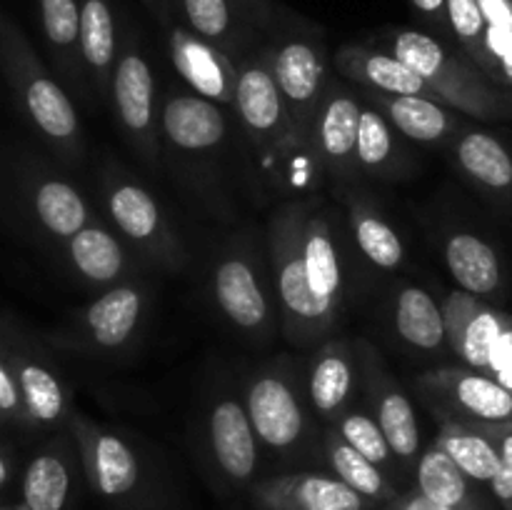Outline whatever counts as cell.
<instances>
[{
    "mask_svg": "<svg viewBox=\"0 0 512 510\" xmlns=\"http://www.w3.org/2000/svg\"><path fill=\"white\" fill-rule=\"evenodd\" d=\"M385 40H388V53L418 73L433 90L438 103L473 118H512L510 95L495 88L473 60L455 55L438 38L423 30L398 28L390 30Z\"/></svg>",
    "mask_w": 512,
    "mask_h": 510,
    "instance_id": "3957f363",
    "label": "cell"
},
{
    "mask_svg": "<svg viewBox=\"0 0 512 510\" xmlns=\"http://www.w3.org/2000/svg\"><path fill=\"white\" fill-rule=\"evenodd\" d=\"M263 510H378L353 488L325 473L273 475L253 488Z\"/></svg>",
    "mask_w": 512,
    "mask_h": 510,
    "instance_id": "2e32d148",
    "label": "cell"
},
{
    "mask_svg": "<svg viewBox=\"0 0 512 510\" xmlns=\"http://www.w3.org/2000/svg\"><path fill=\"white\" fill-rule=\"evenodd\" d=\"M168 5L170 15H180L183 28L223 50L235 63L243 58L245 48L258 38L235 0H168Z\"/></svg>",
    "mask_w": 512,
    "mask_h": 510,
    "instance_id": "603a6c76",
    "label": "cell"
},
{
    "mask_svg": "<svg viewBox=\"0 0 512 510\" xmlns=\"http://www.w3.org/2000/svg\"><path fill=\"white\" fill-rule=\"evenodd\" d=\"M0 60L33 128L65 165H80L85 155V133L78 108L55 73L35 55L25 35L5 18H0Z\"/></svg>",
    "mask_w": 512,
    "mask_h": 510,
    "instance_id": "6da1fadb",
    "label": "cell"
},
{
    "mask_svg": "<svg viewBox=\"0 0 512 510\" xmlns=\"http://www.w3.org/2000/svg\"><path fill=\"white\" fill-rule=\"evenodd\" d=\"M360 98L368 100L375 110H380L383 118L413 143L440 145L453 138V133L458 130V118H455L453 110L433 98L385 95L373 93V90L360 93Z\"/></svg>",
    "mask_w": 512,
    "mask_h": 510,
    "instance_id": "d4e9b609",
    "label": "cell"
},
{
    "mask_svg": "<svg viewBox=\"0 0 512 510\" xmlns=\"http://www.w3.org/2000/svg\"><path fill=\"white\" fill-rule=\"evenodd\" d=\"M235 65H238V75H235L233 108L253 148L265 155L298 148L300 143L295 140L283 95L263 53L258 50V53L243 55Z\"/></svg>",
    "mask_w": 512,
    "mask_h": 510,
    "instance_id": "30bf717a",
    "label": "cell"
},
{
    "mask_svg": "<svg viewBox=\"0 0 512 510\" xmlns=\"http://www.w3.org/2000/svg\"><path fill=\"white\" fill-rule=\"evenodd\" d=\"M480 305H483V298H475V295L465 293V290H453V293L445 298V303L440 305L445 323V338H448L450 350L458 343L460 333H463V328L468 325V320L473 318L475 310H478Z\"/></svg>",
    "mask_w": 512,
    "mask_h": 510,
    "instance_id": "60d3db41",
    "label": "cell"
},
{
    "mask_svg": "<svg viewBox=\"0 0 512 510\" xmlns=\"http://www.w3.org/2000/svg\"><path fill=\"white\" fill-rule=\"evenodd\" d=\"M33 210L38 223L55 240H68L90 223V208L83 193L68 180L43 178L33 188Z\"/></svg>",
    "mask_w": 512,
    "mask_h": 510,
    "instance_id": "8d00e7d4",
    "label": "cell"
},
{
    "mask_svg": "<svg viewBox=\"0 0 512 510\" xmlns=\"http://www.w3.org/2000/svg\"><path fill=\"white\" fill-rule=\"evenodd\" d=\"M165 30H168L170 60L190 90L215 105H233L235 75H238L235 60L215 45L200 40L183 25L170 23Z\"/></svg>",
    "mask_w": 512,
    "mask_h": 510,
    "instance_id": "e0dca14e",
    "label": "cell"
},
{
    "mask_svg": "<svg viewBox=\"0 0 512 510\" xmlns=\"http://www.w3.org/2000/svg\"><path fill=\"white\" fill-rule=\"evenodd\" d=\"M323 450L325 460H328L335 478L343 480L348 488H353L355 493L363 495L370 503L385 505L400 493L398 485H395L383 470L375 468L368 458H363L358 450L350 448V445L340 438L338 430H335L333 425H328V430H325Z\"/></svg>",
    "mask_w": 512,
    "mask_h": 510,
    "instance_id": "e575fe53",
    "label": "cell"
},
{
    "mask_svg": "<svg viewBox=\"0 0 512 510\" xmlns=\"http://www.w3.org/2000/svg\"><path fill=\"white\" fill-rule=\"evenodd\" d=\"M235 5L240 8V13L245 15L250 25L255 28V33L263 35L268 30L270 20H273L275 13V0H235Z\"/></svg>",
    "mask_w": 512,
    "mask_h": 510,
    "instance_id": "ee69618b",
    "label": "cell"
},
{
    "mask_svg": "<svg viewBox=\"0 0 512 510\" xmlns=\"http://www.w3.org/2000/svg\"><path fill=\"white\" fill-rule=\"evenodd\" d=\"M5 480H8V463H5L3 455H0V485H3Z\"/></svg>",
    "mask_w": 512,
    "mask_h": 510,
    "instance_id": "f5cc1de1",
    "label": "cell"
},
{
    "mask_svg": "<svg viewBox=\"0 0 512 510\" xmlns=\"http://www.w3.org/2000/svg\"><path fill=\"white\" fill-rule=\"evenodd\" d=\"M140 3L148 8V13L153 15V18L158 20L160 25H165V28H168V25L173 23V15H170V8H168V0H140Z\"/></svg>",
    "mask_w": 512,
    "mask_h": 510,
    "instance_id": "681fc988",
    "label": "cell"
},
{
    "mask_svg": "<svg viewBox=\"0 0 512 510\" xmlns=\"http://www.w3.org/2000/svg\"><path fill=\"white\" fill-rule=\"evenodd\" d=\"M73 488V450L53 445L30 460L23 478L25 510H65Z\"/></svg>",
    "mask_w": 512,
    "mask_h": 510,
    "instance_id": "1f68e13d",
    "label": "cell"
},
{
    "mask_svg": "<svg viewBox=\"0 0 512 510\" xmlns=\"http://www.w3.org/2000/svg\"><path fill=\"white\" fill-rule=\"evenodd\" d=\"M445 13H448L450 35L458 40L465 55L490 78L493 63L485 50V20L478 0H445Z\"/></svg>",
    "mask_w": 512,
    "mask_h": 510,
    "instance_id": "ab89813d",
    "label": "cell"
},
{
    "mask_svg": "<svg viewBox=\"0 0 512 510\" xmlns=\"http://www.w3.org/2000/svg\"><path fill=\"white\" fill-rule=\"evenodd\" d=\"M243 405L260 448L268 453L293 455L308 443V398L288 360L253 370L245 383Z\"/></svg>",
    "mask_w": 512,
    "mask_h": 510,
    "instance_id": "5b68a950",
    "label": "cell"
},
{
    "mask_svg": "<svg viewBox=\"0 0 512 510\" xmlns=\"http://www.w3.org/2000/svg\"><path fill=\"white\" fill-rule=\"evenodd\" d=\"M78 25L90 95L98 105H110V78L120 38L113 0H78Z\"/></svg>",
    "mask_w": 512,
    "mask_h": 510,
    "instance_id": "ffe728a7",
    "label": "cell"
},
{
    "mask_svg": "<svg viewBox=\"0 0 512 510\" xmlns=\"http://www.w3.org/2000/svg\"><path fill=\"white\" fill-rule=\"evenodd\" d=\"M333 428L338 430L340 438L350 445L353 450H358L363 458H368L375 468L383 470L390 480L400 473V465L395 460L393 450H390L388 440H385L383 430L378 428L375 418L370 415V410L360 408V405H350L343 415L333 423Z\"/></svg>",
    "mask_w": 512,
    "mask_h": 510,
    "instance_id": "74e56055",
    "label": "cell"
},
{
    "mask_svg": "<svg viewBox=\"0 0 512 510\" xmlns=\"http://www.w3.org/2000/svg\"><path fill=\"white\" fill-rule=\"evenodd\" d=\"M500 455H503V468L498 478L490 483V493L498 500L503 510H512V428L500 440Z\"/></svg>",
    "mask_w": 512,
    "mask_h": 510,
    "instance_id": "b9f144b4",
    "label": "cell"
},
{
    "mask_svg": "<svg viewBox=\"0 0 512 510\" xmlns=\"http://www.w3.org/2000/svg\"><path fill=\"white\" fill-rule=\"evenodd\" d=\"M65 260L83 283L98 288L123 283L128 273V253L123 243L98 220H90L73 238L65 240Z\"/></svg>",
    "mask_w": 512,
    "mask_h": 510,
    "instance_id": "4316f807",
    "label": "cell"
},
{
    "mask_svg": "<svg viewBox=\"0 0 512 510\" xmlns=\"http://www.w3.org/2000/svg\"><path fill=\"white\" fill-rule=\"evenodd\" d=\"M393 323L400 340H405L410 348L423 350V353H440L448 345L443 310L438 300L418 285H405L398 290Z\"/></svg>",
    "mask_w": 512,
    "mask_h": 510,
    "instance_id": "d6a6232c",
    "label": "cell"
},
{
    "mask_svg": "<svg viewBox=\"0 0 512 510\" xmlns=\"http://www.w3.org/2000/svg\"><path fill=\"white\" fill-rule=\"evenodd\" d=\"M493 378L498 380V383L503 385L505 390H510V393H512V363L508 365V368H503V370H500V373H495Z\"/></svg>",
    "mask_w": 512,
    "mask_h": 510,
    "instance_id": "816d5d0a",
    "label": "cell"
},
{
    "mask_svg": "<svg viewBox=\"0 0 512 510\" xmlns=\"http://www.w3.org/2000/svg\"><path fill=\"white\" fill-rule=\"evenodd\" d=\"M155 80L148 58L140 48V35L125 20L118 38L113 78H110V105L123 138L148 168L160 165L158 110H155Z\"/></svg>",
    "mask_w": 512,
    "mask_h": 510,
    "instance_id": "8992f818",
    "label": "cell"
},
{
    "mask_svg": "<svg viewBox=\"0 0 512 510\" xmlns=\"http://www.w3.org/2000/svg\"><path fill=\"white\" fill-rule=\"evenodd\" d=\"M355 160H358L360 173L385 180L400 178L405 165L403 150H400L398 140H395L393 125L368 100H363V108H360Z\"/></svg>",
    "mask_w": 512,
    "mask_h": 510,
    "instance_id": "d590c367",
    "label": "cell"
},
{
    "mask_svg": "<svg viewBox=\"0 0 512 510\" xmlns=\"http://www.w3.org/2000/svg\"><path fill=\"white\" fill-rule=\"evenodd\" d=\"M512 428L508 425H468L455 420H440V430L435 435V445L480 485H488L498 478L503 468L500 440Z\"/></svg>",
    "mask_w": 512,
    "mask_h": 510,
    "instance_id": "cb8c5ba5",
    "label": "cell"
},
{
    "mask_svg": "<svg viewBox=\"0 0 512 510\" xmlns=\"http://www.w3.org/2000/svg\"><path fill=\"white\" fill-rule=\"evenodd\" d=\"M360 350V393L368 398L370 415L383 430L395 460L403 470H413L418 463L423 445H420V425L415 405L403 385L395 380L385 360L375 353L368 340H358Z\"/></svg>",
    "mask_w": 512,
    "mask_h": 510,
    "instance_id": "8fae6325",
    "label": "cell"
},
{
    "mask_svg": "<svg viewBox=\"0 0 512 510\" xmlns=\"http://www.w3.org/2000/svg\"><path fill=\"white\" fill-rule=\"evenodd\" d=\"M510 363H512V323L498 335V340H495L493 348H490L485 373L495 375V373H500L503 368H508Z\"/></svg>",
    "mask_w": 512,
    "mask_h": 510,
    "instance_id": "bcb514c9",
    "label": "cell"
},
{
    "mask_svg": "<svg viewBox=\"0 0 512 510\" xmlns=\"http://www.w3.org/2000/svg\"><path fill=\"white\" fill-rule=\"evenodd\" d=\"M445 265L460 290L485 298L500 290L503 268L493 245L475 233H453L445 240Z\"/></svg>",
    "mask_w": 512,
    "mask_h": 510,
    "instance_id": "f1b7e54d",
    "label": "cell"
},
{
    "mask_svg": "<svg viewBox=\"0 0 512 510\" xmlns=\"http://www.w3.org/2000/svg\"><path fill=\"white\" fill-rule=\"evenodd\" d=\"M415 13L423 20H428L435 30L440 33H450L448 28V13H445V0H410Z\"/></svg>",
    "mask_w": 512,
    "mask_h": 510,
    "instance_id": "c3c4849f",
    "label": "cell"
},
{
    "mask_svg": "<svg viewBox=\"0 0 512 510\" xmlns=\"http://www.w3.org/2000/svg\"><path fill=\"white\" fill-rule=\"evenodd\" d=\"M415 490L435 503L455 510H498V500L485 493V485L470 480L438 445L423 450L413 468Z\"/></svg>",
    "mask_w": 512,
    "mask_h": 510,
    "instance_id": "484cf974",
    "label": "cell"
},
{
    "mask_svg": "<svg viewBox=\"0 0 512 510\" xmlns=\"http://www.w3.org/2000/svg\"><path fill=\"white\" fill-rule=\"evenodd\" d=\"M100 185L110 220L143 253V258L163 270H183L188 250L165 220L158 200L118 163L103 170Z\"/></svg>",
    "mask_w": 512,
    "mask_h": 510,
    "instance_id": "52a82bcc",
    "label": "cell"
},
{
    "mask_svg": "<svg viewBox=\"0 0 512 510\" xmlns=\"http://www.w3.org/2000/svg\"><path fill=\"white\" fill-rule=\"evenodd\" d=\"M0 415L5 418H25L23 398H20L18 380L10 365L0 360Z\"/></svg>",
    "mask_w": 512,
    "mask_h": 510,
    "instance_id": "7bdbcfd3",
    "label": "cell"
},
{
    "mask_svg": "<svg viewBox=\"0 0 512 510\" xmlns=\"http://www.w3.org/2000/svg\"><path fill=\"white\" fill-rule=\"evenodd\" d=\"M348 220L360 253L380 270H398L405 263V245L398 230L385 220L375 203L363 195L348 198Z\"/></svg>",
    "mask_w": 512,
    "mask_h": 510,
    "instance_id": "836d02e7",
    "label": "cell"
},
{
    "mask_svg": "<svg viewBox=\"0 0 512 510\" xmlns=\"http://www.w3.org/2000/svg\"><path fill=\"white\" fill-rule=\"evenodd\" d=\"M455 160L475 185L488 193L512 198V155L495 135L468 130L455 143Z\"/></svg>",
    "mask_w": 512,
    "mask_h": 510,
    "instance_id": "4dcf8cb0",
    "label": "cell"
},
{
    "mask_svg": "<svg viewBox=\"0 0 512 510\" xmlns=\"http://www.w3.org/2000/svg\"><path fill=\"white\" fill-rule=\"evenodd\" d=\"M418 390L440 420L468 425L512 423V393L483 370H428L418 378Z\"/></svg>",
    "mask_w": 512,
    "mask_h": 510,
    "instance_id": "9c48e42d",
    "label": "cell"
},
{
    "mask_svg": "<svg viewBox=\"0 0 512 510\" xmlns=\"http://www.w3.org/2000/svg\"><path fill=\"white\" fill-rule=\"evenodd\" d=\"M300 248H303V265L310 290L328 308L340 313V305H343V263H340V250L335 243L330 218H325L323 213H308Z\"/></svg>",
    "mask_w": 512,
    "mask_h": 510,
    "instance_id": "83f0119b",
    "label": "cell"
},
{
    "mask_svg": "<svg viewBox=\"0 0 512 510\" xmlns=\"http://www.w3.org/2000/svg\"><path fill=\"white\" fill-rule=\"evenodd\" d=\"M160 133L180 153L218 150L228 135L223 110L195 93H170L158 113Z\"/></svg>",
    "mask_w": 512,
    "mask_h": 510,
    "instance_id": "d6986e66",
    "label": "cell"
},
{
    "mask_svg": "<svg viewBox=\"0 0 512 510\" xmlns=\"http://www.w3.org/2000/svg\"><path fill=\"white\" fill-rule=\"evenodd\" d=\"M378 510H455V508H448V505L443 503H435V500H430L428 495H423L420 490H400L398 495H395L390 503L385 505H378Z\"/></svg>",
    "mask_w": 512,
    "mask_h": 510,
    "instance_id": "f6af8a7d",
    "label": "cell"
},
{
    "mask_svg": "<svg viewBox=\"0 0 512 510\" xmlns=\"http://www.w3.org/2000/svg\"><path fill=\"white\" fill-rule=\"evenodd\" d=\"M38 10L55 78L63 83L68 95H75L83 103H93L80 55L78 0H38Z\"/></svg>",
    "mask_w": 512,
    "mask_h": 510,
    "instance_id": "44dd1931",
    "label": "cell"
},
{
    "mask_svg": "<svg viewBox=\"0 0 512 510\" xmlns=\"http://www.w3.org/2000/svg\"><path fill=\"white\" fill-rule=\"evenodd\" d=\"M13 373L18 380L20 398H23L25 418L30 423L43 425V428H58L63 423L68 425V390L50 365H45L38 358H20Z\"/></svg>",
    "mask_w": 512,
    "mask_h": 510,
    "instance_id": "f546056e",
    "label": "cell"
},
{
    "mask_svg": "<svg viewBox=\"0 0 512 510\" xmlns=\"http://www.w3.org/2000/svg\"><path fill=\"white\" fill-rule=\"evenodd\" d=\"M168 8H170V5H168Z\"/></svg>",
    "mask_w": 512,
    "mask_h": 510,
    "instance_id": "db71d44e",
    "label": "cell"
},
{
    "mask_svg": "<svg viewBox=\"0 0 512 510\" xmlns=\"http://www.w3.org/2000/svg\"><path fill=\"white\" fill-rule=\"evenodd\" d=\"M68 428L90 485L105 500H125L138 493L143 483V463L128 440L78 413H70Z\"/></svg>",
    "mask_w": 512,
    "mask_h": 510,
    "instance_id": "7c38bea8",
    "label": "cell"
},
{
    "mask_svg": "<svg viewBox=\"0 0 512 510\" xmlns=\"http://www.w3.org/2000/svg\"><path fill=\"white\" fill-rule=\"evenodd\" d=\"M493 78L505 80V83H512V53L505 55V58H500L498 63H495Z\"/></svg>",
    "mask_w": 512,
    "mask_h": 510,
    "instance_id": "f907efd6",
    "label": "cell"
},
{
    "mask_svg": "<svg viewBox=\"0 0 512 510\" xmlns=\"http://www.w3.org/2000/svg\"><path fill=\"white\" fill-rule=\"evenodd\" d=\"M485 28H512V0H478Z\"/></svg>",
    "mask_w": 512,
    "mask_h": 510,
    "instance_id": "7dc6e473",
    "label": "cell"
},
{
    "mask_svg": "<svg viewBox=\"0 0 512 510\" xmlns=\"http://www.w3.org/2000/svg\"><path fill=\"white\" fill-rule=\"evenodd\" d=\"M213 295L235 328L250 338H265L270 333L273 308L263 285V270L243 245H230L213 265Z\"/></svg>",
    "mask_w": 512,
    "mask_h": 510,
    "instance_id": "4fadbf2b",
    "label": "cell"
},
{
    "mask_svg": "<svg viewBox=\"0 0 512 510\" xmlns=\"http://www.w3.org/2000/svg\"><path fill=\"white\" fill-rule=\"evenodd\" d=\"M308 205L288 203L270 218L268 255L278 290L280 318L285 338L298 345H313L338 323V310L328 308L308 285L303 265V228L308 220Z\"/></svg>",
    "mask_w": 512,
    "mask_h": 510,
    "instance_id": "277c9868",
    "label": "cell"
},
{
    "mask_svg": "<svg viewBox=\"0 0 512 510\" xmlns=\"http://www.w3.org/2000/svg\"><path fill=\"white\" fill-rule=\"evenodd\" d=\"M263 35H268V43L260 53L283 95L295 140L303 145L308 143L315 113L330 83L323 30L283 5H275L273 20Z\"/></svg>",
    "mask_w": 512,
    "mask_h": 510,
    "instance_id": "7a4b0ae2",
    "label": "cell"
},
{
    "mask_svg": "<svg viewBox=\"0 0 512 510\" xmlns=\"http://www.w3.org/2000/svg\"><path fill=\"white\" fill-rule=\"evenodd\" d=\"M335 68L343 78L363 85L365 90L385 95H420V98H433L435 93L428 88L418 73L400 63L393 53L375 45L350 43L335 53Z\"/></svg>",
    "mask_w": 512,
    "mask_h": 510,
    "instance_id": "7402d4cb",
    "label": "cell"
},
{
    "mask_svg": "<svg viewBox=\"0 0 512 510\" xmlns=\"http://www.w3.org/2000/svg\"><path fill=\"white\" fill-rule=\"evenodd\" d=\"M360 108L363 100L358 93L330 80L310 128L308 143L313 145L315 160L338 185H348L360 173L355 160Z\"/></svg>",
    "mask_w": 512,
    "mask_h": 510,
    "instance_id": "5bb4252c",
    "label": "cell"
},
{
    "mask_svg": "<svg viewBox=\"0 0 512 510\" xmlns=\"http://www.w3.org/2000/svg\"><path fill=\"white\" fill-rule=\"evenodd\" d=\"M148 290L133 280H123L73 313L70 330L63 335L65 348L88 355H118L138 340L148 318Z\"/></svg>",
    "mask_w": 512,
    "mask_h": 510,
    "instance_id": "ba28073f",
    "label": "cell"
},
{
    "mask_svg": "<svg viewBox=\"0 0 512 510\" xmlns=\"http://www.w3.org/2000/svg\"><path fill=\"white\" fill-rule=\"evenodd\" d=\"M208 443L220 473L235 485L255 478L260 465V443L245 413L243 398L225 395L208 410Z\"/></svg>",
    "mask_w": 512,
    "mask_h": 510,
    "instance_id": "ac0fdd59",
    "label": "cell"
},
{
    "mask_svg": "<svg viewBox=\"0 0 512 510\" xmlns=\"http://www.w3.org/2000/svg\"><path fill=\"white\" fill-rule=\"evenodd\" d=\"M360 393L358 340H325L305 373V398L310 410L333 425Z\"/></svg>",
    "mask_w": 512,
    "mask_h": 510,
    "instance_id": "9a60e30c",
    "label": "cell"
},
{
    "mask_svg": "<svg viewBox=\"0 0 512 510\" xmlns=\"http://www.w3.org/2000/svg\"><path fill=\"white\" fill-rule=\"evenodd\" d=\"M512 323V315L503 313L498 308H490L483 300L478 310H475L473 318L468 320V325L460 333L458 343L453 345V353L463 360L468 368L483 370L488 365V355L493 343L498 340V335Z\"/></svg>",
    "mask_w": 512,
    "mask_h": 510,
    "instance_id": "f35d334b",
    "label": "cell"
}]
</instances>
